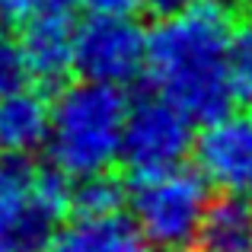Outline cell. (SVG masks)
Masks as SVG:
<instances>
[{"label": "cell", "instance_id": "4fadbf2b", "mask_svg": "<svg viewBox=\"0 0 252 252\" xmlns=\"http://www.w3.org/2000/svg\"><path fill=\"white\" fill-rule=\"evenodd\" d=\"M29 70H26V58L19 48V35H13L0 19V96L29 86Z\"/></svg>", "mask_w": 252, "mask_h": 252}, {"label": "cell", "instance_id": "7c38bea8", "mask_svg": "<svg viewBox=\"0 0 252 252\" xmlns=\"http://www.w3.org/2000/svg\"><path fill=\"white\" fill-rule=\"evenodd\" d=\"M128 195L131 185L112 176V169L74 179V214H118L128 208Z\"/></svg>", "mask_w": 252, "mask_h": 252}, {"label": "cell", "instance_id": "7a4b0ae2", "mask_svg": "<svg viewBox=\"0 0 252 252\" xmlns=\"http://www.w3.org/2000/svg\"><path fill=\"white\" fill-rule=\"evenodd\" d=\"M128 109L131 99L125 86L83 77L64 83L51 99V128L45 144L48 166L70 179L109 172L122 160Z\"/></svg>", "mask_w": 252, "mask_h": 252}, {"label": "cell", "instance_id": "9c48e42d", "mask_svg": "<svg viewBox=\"0 0 252 252\" xmlns=\"http://www.w3.org/2000/svg\"><path fill=\"white\" fill-rule=\"evenodd\" d=\"M45 252H150L131 214H70Z\"/></svg>", "mask_w": 252, "mask_h": 252}, {"label": "cell", "instance_id": "5bb4252c", "mask_svg": "<svg viewBox=\"0 0 252 252\" xmlns=\"http://www.w3.org/2000/svg\"><path fill=\"white\" fill-rule=\"evenodd\" d=\"M233 77L240 86V96L252 99V16L236 26L233 35Z\"/></svg>", "mask_w": 252, "mask_h": 252}, {"label": "cell", "instance_id": "ac0fdd59", "mask_svg": "<svg viewBox=\"0 0 252 252\" xmlns=\"http://www.w3.org/2000/svg\"><path fill=\"white\" fill-rule=\"evenodd\" d=\"M195 3V0H144V6H147L150 13H157V16H166V13H176L182 10V6Z\"/></svg>", "mask_w": 252, "mask_h": 252}, {"label": "cell", "instance_id": "2e32d148", "mask_svg": "<svg viewBox=\"0 0 252 252\" xmlns=\"http://www.w3.org/2000/svg\"><path fill=\"white\" fill-rule=\"evenodd\" d=\"M32 13V0H0V19L13 23V19H26Z\"/></svg>", "mask_w": 252, "mask_h": 252}, {"label": "cell", "instance_id": "8fae6325", "mask_svg": "<svg viewBox=\"0 0 252 252\" xmlns=\"http://www.w3.org/2000/svg\"><path fill=\"white\" fill-rule=\"evenodd\" d=\"M191 252H252V198H211Z\"/></svg>", "mask_w": 252, "mask_h": 252}, {"label": "cell", "instance_id": "6da1fadb", "mask_svg": "<svg viewBox=\"0 0 252 252\" xmlns=\"http://www.w3.org/2000/svg\"><path fill=\"white\" fill-rule=\"evenodd\" d=\"M236 10L230 0H195L154 23L147 42V80L198 125L233 112Z\"/></svg>", "mask_w": 252, "mask_h": 252}, {"label": "cell", "instance_id": "52a82bcc", "mask_svg": "<svg viewBox=\"0 0 252 252\" xmlns=\"http://www.w3.org/2000/svg\"><path fill=\"white\" fill-rule=\"evenodd\" d=\"M191 157L211 189L252 198V115L227 112L214 122H204Z\"/></svg>", "mask_w": 252, "mask_h": 252}, {"label": "cell", "instance_id": "277c9868", "mask_svg": "<svg viewBox=\"0 0 252 252\" xmlns=\"http://www.w3.org/2000/svg\"><path fill=\"white\" fill-rule=\"evenodd\" d=\"M211 204V182L198 166H172L150 176H134L128 211L150 249L191 252L204 211Z\"/></svg>", "mask_w": 252, "mask_h": 252}, {"label": "cell", "instance_id": "8992f818", "mask_svg": "<svg viewBox=\"0 0 252 252\" xmlns=\"http://www.w3.org/2000/svg\"><path fill=\"white\" fill-rule=\"evenodd\" d=\"M147 42L150 29L131 13H90L77 23V77L128 90L147 77Z\"/></svg>", "mask_w": 252, "mask_h": 252}, {"label": "cell", "instance_id": "9a60e30c", "mask_svg": "<svg viewBox=\"0 0 252 252\" xmlns=\"http://www.w3.org/2000/svg\"><path fill=\"white\" fill-rule=\"evenodd\" d=\"M90 13H134L144 6V0H83Z\"/></svg>", "mask_w": 252, "mask_h": 252}, {"label": "cell", "instance_id": "30bf717a", "mask_svg": "<svg viewBox=\"0 0 252 252\" xmlns=\"http://www.w3.org/2000/svg\"><path fill=\"white\" fill-rule=\"evenodd\" d=\"M51 128V102L42 86H23V90L0 96V157H26L45 150Z\"/></svg>", "mask_w": 252, "mask_h": 252}, {"label": "cell", "instance_id": "5b68a950", "mask_svg": "<svg viewBox=\"0 0 252 252\" xmlns=\"http://www.w3.org/2000/svg\"><path fill=\"white\" fill-rule=\"evenodd\" d=\"M195 125L198 122L189 112L160 93L131 99L122 163L131 169V176H150V172L182 166L185 157L195 150Z\"/></svg>", "mask_w": 252, "mask_h": 252}, {"label": "cell", "instance_id": "d6986e66", "mask_svg": "<svg viewBox=\"0 0 252 252\" xmlns=\"http://www.w3.org/2000/svg\"><path fill=\"white\" fill-rule=\"evenodd\" d=\"M246 6H249V10H252V0H246Z\"/></svg>", "mask_w": 252, "mask_h": 252}, {"label": "cell", "instance_id": "3957f363", "mask_svg": "<svg viewBox=\"0 0 252 252\" xmlns=\"http://www.w3.org/2000/svg\"><path fill=\"white\" fill-rule=\"evenodd\" d=\"M67 214H74L70 176L0 157V252H45Z\"/></svg>", "mask_w": 252, "mask_h": 252}, {"label": "cell", "instance_id": "ba28073f", "mask_svg": "<svg viewBox=\"0 0 252 252\" xmlns=\"http://www.w3.org/2000/svg\"><path fill=\"white\" fill-rule=\"evenodd\" d=\"M19 48L32 86L61 90L77 74V23H70V13H29L19 29Z\"/></svg>", "mask_w": 252, "mask_h": 252}, {"label": "cell", "instance_id": "e0dca14e", "mask_svg": "<svg viewBox=\"0 0 252 252\" xmlns=\"http://www.w3.org/2000/svg\"><path fill=\"white\" fill-rule=\"evenodd\" d=\"M83 0H32V13H74V6H80Z\"/></svg>", "mask_w": 252, "mask_h": 252}]
</instances>
